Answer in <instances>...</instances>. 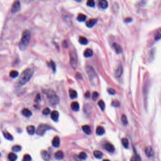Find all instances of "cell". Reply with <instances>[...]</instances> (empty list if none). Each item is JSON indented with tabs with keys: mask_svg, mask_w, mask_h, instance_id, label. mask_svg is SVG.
I'll return each instance as SVG.
<instances>
[{
	"mask_svg": "<svg viewBox=\"0 0 161 161\" xmlns=\"http://www.w3.org/2000/svg\"><path fill=\"white\" fill-rule=\"evenodd\" d=\"M105 132V131L104 128L103 127L99 126L97 128L96 131V133L98 135H102Z\"/></svg>",
	"mask_w": 161,
	"mask_h": 161,
	"instance_id": "obj_23",
	"label": "cell"
},
{
	"mask_svg": "<svg viewBox=\"0 0 161 161\" xmlns=\"http://www.w3.org/2000/svg\"><path fill=\"white\" fill-rule=\"evenodd\" d=\"M87 5L89 6V7H93L94 6H95V1L93 0H89L87 1Z\"/></svg>",
	"mask_w": 161,
	"mask_h": 161,
	"instance_id": "obj_38",
	"label": "cell"
},
{
	"mask_svg": "<svg viewBox=\"0 0 161 161\" xmlns=\"http://www.w3.org/2000/svg\"><path fill=\"white\" fill-rule=\"evenodd\" d=\"M98 105L102 111H104L105 109V104L103 100H100L98 102Z\"/></svg>",
	"mask_w": 161,
	"mask_h": 161,
	"instance_id": "obj_33",
	"label": "cell"
},
{
	"mask_svg": "<svg viewBox=\"0 0 161 161\" xmlns=\"http://www.w3.org/2000/svg\"><path fill=\"white\" fill-rule=\"evenodd\" d=\"M104 148L106 150L110 152H113L115 150V148L114 146L112 144L109 143H107L105 144L104 146Z\"/></svg>",
	"mask_w": 161,
	"mask_h": 161,
	"instance_id": "obj_12",
	"label": "cell"
},
{
	"mask_svg": "<svg viewBox=\"0 0 161 161\" xmlns=\"http://www.w3.org/2000/svg\"></svg>",
	"mask_w": 161,
	"mask_h": 161,
	"instance_id": "obj_48",
	"label": "cell"
},
{
	"mask_svg": "<svg viewBox=\"0 0 161 161\" xmlns=\"http://www.w3.org/2000/svg\"><path fill=\"white\" fill-rule=\"evenodd\" d=\"M34 73V70L32 68H29L25 70L21 74L18 80L15 83L16 87H20L27 83Z\"/></svg>",
	"mask_w": 161,
	"mask_h": 161,
	"instance_id": "obj_1",
	"label": "cell"
},
{
	"mask_svg": "<svg viewBox=\"0 0 161 161\" xmlns=\"http://www.w3.org/2000/svg\"><path fill=\"white\" fill-rule=\"evenodd\" d=\"M31 38V33L29 30L23 31L21 40L19 43V47L21 50H25L27 47Z\"/></svg>",
	"mask_w": 161,
	"mask_h": 161,
	"instance_id": "obj_2",
	"label": "cell"
},
{
	"mask_svg": "<svg viewBox=\"0 0 161 161\" xmlns=\"http://www.w3.org/2000/svg\"><path fill=\"white\" fill-rule=\"evenodd\" d=\"M48 129V126H47L45 124H41L38 126L36 131V133L38 135L42 136L44 134L45 131Z\"/></svg>",
	"mask_w": 161,
	"mask_h": 161,
	"instance_id": "obj_5",
	"label": "cell"
},
{
	"mask_svg": "<svg viewBox=\"0 0 161 161\" xmlns=\"http://www.w3.org/2000/svg\"><path fill=\"white\" fill-rule=\"evenodd\" d=\"M21 5L19 1H15L11 7V11L13 13H16L19 11L20 9Z\"/></svg>",
	"mask_w": 161,
	"mask_h": 161,
	"instance_id": "obj_7",
	"label": "cell"
},
{
	"mask_svg": "<svg viewBox=\"0 0 161 161\" xmlns=\"http://www.w3.org/2000/svg\"><path fill=\"white\" fill-rule=\"evenodd\" d=\"M93 55V52L90 49H87L84 53V55L85 57L88 58L92 56Z\"/></svg>",
	"mask_w": 161,
	"mask_h": 161,
	"instance_id": "obj_19",
	"label": "cell"
},
{
	"mask_svg": "<svg viewBox=\"0 0 161 161\" xmlns=\"http://www.w3.org/2000/svg\"><path fill=\"white\" fill-rule=\"evenodd\" d=\"M55 157L58 160H61L64 157V154L62 151H59L55 154Z\"/></svg>",
	"mask_w": 161,
	"mask_h": 161,
	"instance_id": "obj_18",
	"label": "cell"
},
{
	"mask_svg": "<svg viewBox=\"0 0 161 161\" xmlns=\"http://www.w3.org/2000/svg\"><path fill=\"white\" fill-rule=\"evenodd\" d=\"M98 5L100 8L102 9H106L108 6V3L106 0H102L99 1Z\"/></svg>",
	"mask_w": 161,
	"mask_h": 161,
	"instance_id": "obj_14",
	"label": "cell"
},
{
	"mask_svg": "<svg viewBox=\"0 0 161 161\" xmlns=\"http://www.w3.org/2000/svg\"><path fill=\"white\" fill-rule=\"evenodd\" d=\"M112 104L114 107H118L120 105V103L117 100H114L112 102Z\"/></svg>",
	"mask_w": 161,
	"mask_h": 161,
	"instance_id": "obj_41",
	"label": "cell"
},
{
	"mask_svg": "<svg viewBox=\"0 0 161 161\" xmlns=\"http://www.w3.org/2000/svg\"><path fill=\"white\" fill-rule=\"evenodd\" d=\"M87 18V17L85 15L83 14H80L77 17V19L80 22H83Z\"/></svg>",
	"mask_w": 161,
	"mask_h": 161,
	"instance_id": "obj_29",
	"label": "cell"
},
{
	"mask_svg": "<svg viewBox=\"0 0 161 161\" xmlns=\"http://www.w3.org/2000/svg\"><path fill=\"white\" fill-rule=\"evenodd\" d=\"M40 99H41V96H40V94H37V96H36L35 99V102H37L39 101L40 100Z\"/></svg>",
	"mask_w": 161,
	"mask_h": 161,
	"instance_id": "obj_43",
	"label": "cell"
},
{
	"mask_svg": "<svg viewBox=\"0 0 161 161\" xmlns=\"http://www.w3.org/2000/svg\"><path fill=\"white\" fill-rule=\"evenodd\" d=\"M31 156L28 154H26L24 156L23 161H31Z\"/></svg>",
	"mask_w": 161,
	"mask_h": 161,
	"instance_id": "obj_37",
	"label": "cell"
},
{
	"mask_svg": "<svg viewBox=\"0 0 161 161\" xmlns=\"http://www.w3.org/2000/svg\"><path fill=\"white\" fill-rule=\"evenodd\" d=\"M113 46L116 52L118 53H120L122 52V47L117 43H114L113 44Z\"/></svg>",
	"mask_w": 161,
	"mask_h": 161,
	"instance_id": "obj_22",
	"label": "cell"
},
{
	"mask_svg": "<svg viewBox=\"0 0 161 161\" xmlns=\"http://www.w3.org/2000/svg\"><path fill=\"white\" fill-rule=\"evenodd\" d=\"M82 130L87 135H90L91 133V130L90 126L88 125H84L82 126Z\"/></svg>",
	"mask_w": 161,
	"mask_h": 161,
	"instance_id": "obj_17",
	"label": "cell"
},
{
	"mask_svg": "<svg viewBox=\"0 0 161 161\" xmlns=\"http://www.w3.org/2000/svg\"><path fill=\"white\" fill-rule=\"evenodd\" d=\"M70 54V64L72 67L75 68L77 65V56L75 55V53L74 52H71Z\"/></svg>",
	"mask_w": 161,
	"mask_h": 161,
	"instance_id": "obj_6",
	"label": "cell"
},
{
	"mask_svg": "<svg viewBox=\"0 0 161 161\" xmlns=\"http://www.w3.org/2000/svg\"><path fill=\"white\" fill-rule=\"evenodd\" d=\"M49 66L52 68V70L54 71V72H55V71H56V65H55V63L53 61H51L50 62H49Z\"/></svg>",
	"mask_w": 161,
	"mask_h": 161,
	"instance_id": "obj_35",
	"label": "cell"
},
{
	"mask_svg": "<svg viewBox=\"0 0 161 161\" xmlns=\"http://www.w3.org/2000/svg\"><path fill=\"white\" fill-rule=\"evenodd\" d=\"M109 161V160H106H106H104V161Z\"/></svg>",
	"mask_w": 161,
	"mask_h": 161,
	"instance_id": "obj_47",
	"label": "cell"
},
{
	"mask_svg": "<svg viewBox=\"0 0 161 161\" xmlns=\"http://www.w3.org/2000/svg\"><path fill=\"white\" fill-rule=\"evenodd\" d=\"M71 108L72 110L75 112L78 111L79 108V105L78 103L77 102H74L71 104Z\"/></svg>",
	"mask_w": 161,
	"mask_h": 161,
	"instance_id": "obj_16",
	"label": "cell"
},
{
	"mask_svg": "<svg viewBox=\"0 0 161 161\" xmlns=\"http://www.w3.org/2000/svg\"><path fill=\"white\" fill-rule=\"evenodd\" d=\"M8 158L11 161H15L17 159V155L13 153H10L8 155Z\"/></svg>",
	"mask_w": 161,
	"mask_h": 161,
	"instance_id": "obj_27",
	"label": "cell"
},
{
	"mask_svg": "<svg viewBox=\"0 0 161 161\" xmlns=\"http://www.w3.org/2000/svg\"><path fill=\"white\" fill-rule=\"evenodd\" d=\"M122 144L123 147L125 148H129V142L128 140V139L126 138H124L122 139Z\"/></svg>",
	"mask_w": 161,
	"mask_h": 161,
	"instance_id": "obj_30",
	"label": "cell"
},
{
	"mask_svg": "<svg viewBox=\"0 0 161 161\" xmlns=\"http://www.w3.org/2000/svg\"><path fill=\"white\" fill-rule=\"evenodd\" d=\"M59 114L58 111H53L51 113V118L54 122H57L58 121Z\"/></svg>",
	"mask_w": 161,
	"mask_h": 161,
	"instance_id": "obj_9",
	"label": "cell"
},
{
	"mask_svg": "<svg viewBox=\"0 0 161 161\" xmlns=\"http://www.w3.org/2000/svg\"><path fill=\"white\" fill-rule=\"evenodd\" d=\"M22 114L26 117H30L32 115V112L28 109L24 108L22 111Z\"/></svg>",
	"mask_w": 161,
	"mask_h": 161,
	"instance_id": "obj_20",
	"label": "cell"
},
{
	"mask_svg": "<svg viewBox=\"0 0 161 161\" xmlns=\"http://www.w3.org/2000/svg\"><path fill=\"white\" fill-rule=\"evenodd\" d=\"M12 150L14 152H18L21 150V147L20 146H18V145L14 146L12 148Z\"/></svg>",
	"mask_w": 161,
	"mask_h": 161,
	"instance_id": "obj_32",
	"label": "cell"
},
{
	"mask_svg": "<svg viewBox=\"0 0 161 161\" xmlns=\"http://www.w3.org/2000/svg\"><path fill=\"white\" fill-rule=\"evenodd\" d=\"M3 134L4 137L7 139H8L9 140H10V141H11V140H12L13 139L12 136L10 133H9V132H4L3 133Z\"/></svg>",
	"mask_w": 161,
	"mask_h": 161,
	"instance_id": "obj_26",
	"label": "cell"
},
{
	"mask_svg": "<svg viewBox=\"0 0 161 161\" xmlns=\"http://www.w3.org/2000/svg\"><path fill=\"white\" fill-rule=\"evenodd\" d=\"M42 156L43 158L45 161H48L50 158V156L47 151L45 150H44L42 152Z\"/></svg>",
	"mask_w": 161,
	"mask_h": 161,
	"instance_id": "obj_21",
	"label": "cell"
},
{
	"mask_svg": "<svg viewBox=\"0 0 161 161\" xmlns=\"http://www.w3.org/2000/svg\"><path fill=\"white\" fill-rule=\"evenodd\" d=\"M97 22V20L96 19H90L86 22V25L88 27H93Z\"/></svg>",
	"mask_w": 161,
	"mask_h": 161,
	"instance_id": "obj_11",
	"label": "cell"
},
{
	"mask_svg": "<svg viewBox=\"0 0 161 161\" xmlns=\"http://www.w3.org/2000/svg\"><path fill=\"white\" fill-rule=\"evenodd\" d=\"M86 70L88 75L90 82L93 85H96L97 81V75L94 69L91 66H87L86 68Z\"/></svg>",
	"mask_w": 161,
	"mask_h": 161,
	"instance_id": "obj_4",
	"label": "cell"
},
{
	"mask_svg": "<svg viewBox=\"0 0 161 161\" xmlns=\"http://www.w3.org/2000/svg\"><path fill=\"white\" fill-rule=\"evenodd\" d=\"M107 91H108V92L111 95H114L115 94V91L112 88H109L107 89Z\"/></svg>",
	"mask_w": 161,
	"mask_h": 161,
	"instance_id": "obj_42",
	"label": "cell"
},
{
	"mask_svg": "<svg viewBox=\"0 0 161 161\" xmlns=\"http://www.w3.org/2000/svg\"><path fill=\"white\" fill-rule=\"evenodd\" d=\"M145 153L146 155L148 157H152L154 156V151L153 149V148L151 147H148L146 148L145 150Z\"/></svg>",
	"mask_w": 161,
	"mask_h": 161,
	"instance_id": "obj_8",
	"label": "cell"
},
{
	"mask_svg": "<svg viewBox=\"0 0 161 161\" xmlns=\"http://www.w3.org/2000/svg\"><path fill=\"white\" fill-rule=\"evenodd\" d=\"M99 96V95L98 93H97V92H94L93 93V99L94 101L97 100Z\"/></svg>",
	"mask_w": 161,
	"mask_h": 161,
	"instance_id": "obj_39",
	"label": "cell"
},
{
	"mask_svg": "<svg viewBox=\"0 0 161 161\" xmlns=\"http://www.w3.org/2000/svg\"><path fill=\"white\" fill-rule=\"evenodd\" d=\"M94 156L96 158H98V159L101 158L103 156V153L101 151H98V150H96V151H94Z\"/></svg>",
	"mask_w": 161,
	"mask_h": 161,
	"instance_id": "obj_25",
	"label": "cell"
},
{
	"mask_svg": "<svg viewBox=\"0 0 161 161\" xmlns=\"http://www.w3.org/2000/svg\"><path fill=\"white\" fill-rule=\"evenodd\" d=\"M50 113V109L49 108H46L44 109L43 114L44 115H48Z\"/></svg>",
	"mask_w": 161,
	"mask_h": 161,
	"instance_id": "obj_40",
	"label": "cell"
},
{
	"mask_svg": "<svg viewBox=\"0 0 161 161\" xmlns=\"http://www.w3.org/2000/svg\"><path fill=\"white\" fill-rule=\"evenodd\" d=\"M123 69L121 65H119L115 70V75L117 77H120L122 74Z\"/></svg>",
	"mask_w": 161,
	"mask_h": 161,
	"instance_id": "obj_13",
	"label": "cell"
},
{
	"mask_svg": "<svg viewBox=\"0 0 161 161\" xmlns=\"http://www.w3.org/2000/svg\"><path fill=\"white\" fill-rule=\"evenodd\" d=\"M26 130H27V133L29 135H33L35 133V128L34 126H32V125L28 126L26 128Z\"/></svg>",
	"mask_w": 161,
	"mask_h": 161,
	"instance_id": "obj_15",
	"label": "cell"
},
{
	"mask_svg": "<svg viewBox=\"0 0 161 161\" xmlns=\"http://www.w3.org/2000/svg\"><path fill=\"white\" fill-rule=\"evenodd\" d=\"M69 93H70V97L72 99L75 98L77 97L78 96V94L77 92L73 89H70L69 91Z\"/></svg>",
	"mask_w": 161,
	"mask_h": 161,
	"instance_id": "obj_24",
	"label": "cell"
},
{
	"mask_svg": "<svg viewBox=\"0 0 161 161\" xmlns=\"http://www.w3.org/2000/svg\"><path fill=\"white\" fill-rule=\"evenodd\" d=\"M131 18H130V17H128V18H126V19H125V22H127V23L130 22H131Z\"/></svg>",
	"mask_w": 161,
	"mask_h": 161,
	"instance_id": "obj_45",
	"label": "cell"
},
{
	"mask_svg": "<svg viewBox=\"0 0 161 161\" xmlns=\"http://www.w3.org/2000/svg\"><path fill=\"white\" fill-rule=\"evenodd\" d=\"M78 157L79 159H83V160H85L87 158V155L86 154V153H85V152H81L79 156H78Z\"/></svg>",
	"mask_w": 161,
	"mask_h": 161,
	"instance_id": "obj_34",
	"label": "cell"
},
{
	"mask_svg": "<svg viewBox=\"0 0 161 161\" xmlns=\"http://www.w3.org/2000/svg\"><path fill=\"white\" fill-rule=\"evenodd\" d=\"M85 96L87 98H88L90 97V93L89 92H87L86 94H85Z\"/></svg>",
	"mask_w": 161,
	"mask_h": 161,
	"instance_id": "obj_46",
	"label": "cell"
},
{
	"mask_svg": "<svg viewBox=\"0 0 161 161\" xmlns=\"http://www.w3.org/2000/svg\"><path fill=\"white\" fill-rule=\"evenodd\" d=\"M44 93L46 95L50 103L52 105H56L59 102V98L56 93L51 89H45Z\"/></svg>",
	"mask_w": 161,
	"mask_h": 161,
	"instance_id": "obj_3",
	"label": "cell"
},
{
	"mask_svg": "<svg viewBox=\"0 0 161 161\" xmlns=\"http://www.w3.org/2000/svg\"><path fill=\"white\" fill-rule=\"evenodd\" d=\"M138 160H139V159L136 157H133L131 159V161H138Z\"/></svg>",
	"mask_w": 161,
	"mask_h": 161,
	"instance_id": "obj_44",
	"label": "cell"
},
{
	"mask_svg": "<svg viewBox=\"0 0 161 161\" xmlns=\"http://www.w3.org/2000/svg\"><path fill=\"white\" fill-rule=\"evenodd\" d=\"M60 144V139L58 137L56 136L54 138L52 141V145L55 148H58Z\"/></svg>",
	"mask_w": 161,
	"mask_h": 161,
	"instance_id": "obj_10",
	"label": "cell"
},
{
	"mask_svg": "<svg viewBox=\"0 0 161 161\" xmlns=\"http://www.w3.org/2000/svg\"><path fill=\"white\" fill-rule=\"evenodd\" d=\"M122 121L123 123V124L125 125H127L128 124V120L127 119L126 116L125 115H123L122 117Z\"/></svg>",
	"mask_w": 161,
	"mask_h": 161,
	"instance_id": "obj_36",
	"label": "cell"
},
{
	"mask_svg": "<svg viewBox=\"0 0 161 161\" xmlns=\"http://www.w3.org/2000/svg\"><path fill=\"white\" fill-rule=\"evenodd\" d=\"M79 43H80L81 44H83V45H86V44H87L88 43V40H87L86 37H83V36L80 37L79 38Z\"/></svg>",
	"mask_w": 161,
	"mask_h": 161,
	"instance_id": "obj_28",
	"label": "cell"
},
{
	"mask_svg": "<svg viewBox=\"0 0 161 161\" xmlns=\"http://www.w3.org/2000/svg\"><path fill=\"white\" fill-rule=\"evenodd\" d=\"M19 75L18 71L16 70H12L9 73V76L12 78H15L17 77Z\"/></svg>",
	"mask_w": 161,
	"mask_h": 161,
	"instance_id": "obj_31",
	"label": "cell"
}]
</instances>
